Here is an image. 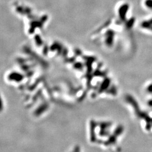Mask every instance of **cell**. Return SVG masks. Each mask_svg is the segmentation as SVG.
Returning <instances> with one entry per match:
<instances>
[{
	"mask_svg": "<svg viewBox=\"0 0 152 152\" xmlns=\"http://www.w3.org/2000/svg\"><path fill=\"white\" fill-rule=\"evenodd\" d=\"M145 4L147 6H148V7L152 9V0H147Z\"/></svg>",
	"mask_w": 152,
	"mask_h": 152,
	"instance_id": "1",
	"label": "cell"
}]
</instances>
